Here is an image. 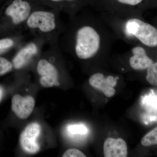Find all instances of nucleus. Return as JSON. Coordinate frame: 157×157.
I'll list each match as a JSON object with an SVG mask.
<instances>
[{"label": "nucleus", "instance_id": "a211bd4d", "mask_svg": "<svg viewBox=\"0 0 157 157\" xmlns=\"http://www.w3.org/2000/svg\"><path fill=\"white\" fill-rule=\"evenodd\" d=\"M63 157H86V156L79 150L76 148L70 149L65 152Z\"/></svg>", "mask_w": 157, "mask_h": 157}, {"label": "nucleus", "instance_id": "0eeeda50", "mask_svg": "<svg viewBox=\"0 0 157 157\" xmlns=\"http://www.w3.org/2000/svg\"><path fill=\"white\" fill-rule=\"evenodd\" d=\"M41 128L37 123H32L23 130L20 137L21 146L24 150L29 154H36L40 150L37 139L40 135Z\"/></svg>", "mask_w": 157, "mask_h": 157}, {"label": "nucleus", "instance_id": "f3484780", "mask_svg": "<svg viewBox=\"0 0 157 157\" xmlns=\"http://www.w3.org/2000/svg\"><path fill=\"white\" fill-rule=\"evenodd\" d=\"M68 130L73 134H84L87 132V129L82 125H73L68 127Z\"/></svg>", "mask_w": 157, "mask_h": 157}, {"label": "nucleus", "instance_id": "f03ea898", "mask_svg": "<svg viewBox=\"0 0 157 157\" xmlns=\"http://www.w3.org/2000/svg\"><path fill=\"white\" fill-rule=\"evenodd\" d=\"M49 8L40 6L35 9L27 21L25 29L30 32L34 39L52 46L59 45L66 26L60 19L59 11Z\"/></svg>", "mask_w": 157, "mask_h": 157}, {"label": "nucleus", "instance_id": "f8f14e48", "mask_svg": "<svg viewBox=\"0 0 157 157\" xmlns=\"http://www.w3.org/2000/svg\"><path fill=\"white\" fill-rule=\"evenodd\" d=\"M22 35L6 37L0 39V55L8 52L19 45L22 41Z\"/></svg>", "mask_w": 157, "mask_h": 157}, {"label": "nucleus", "instance_id": "9d476101", "mask_svg": "<svg viewBox=\"0 0 157 157\" xmlns=\"http://www.w3.org/2000/svg\"><path fill=\"white\" fill-rule=\"evenodd\" d=\"M147 48L142 45H137L131 49L132 55L129 58V64L133 70H146L154 63L149 56Z\"/></svg>", "mask_w": 157, "mask_h": 157}, {"label": "nucleus", "instance_id": "6e6552de", "mask_svg": "<svg viewBox=\"0 0 157 157\" xmlns=\"http://www.w3.org/2000/svg\"><path fill=\"white\" fill-rule=\"evenodd\" d=\"M118 78L117 76L111 75L105 76L103 73H98L90 76L89 82L94 88L101 91L107 97L110 98L115 95L114 87L117 85Z\"/></svg>", "mask_w": 157, "mask_h": 157}, {"label": "nucleus", "instance_id": "4468645a", "mask_svg": "<svg viewBox=\"0 0 157 157\" xmlns=\"http://www.w3.org/2000/svg\"><path fill=\"white\" fill-rule=\"evenodd\" d=\"M146 79L149 83L153 86H157V63H154L147 68Z\"/></svg>", "mask_w": 157, "mask_h": 157}, {"label": "nucleus", "instance_id": "7ed1b4c3", "mask_svg": "<svg viewBox=\"0 0 157 157\" xmlns=\"http://www.w3.org/2000/svg\"><path fill=\"white\" fill-rule=\"evenodd\" d=\"M39 5L33 0H9L0 12V33L7 37L21 34L29 16Z\"/></svg>", "mask_w": 157, "mask_h": 157}, {"label": "nucleus", "instance_id": "2eb2a0df", "mask_svg": "<svg viewBox=\"0 0 157 157\" xmlns=\"http://www.w3.org/2000/svg\"><path fill=\"white\" fill-rule=\"evenodd\" d=\"M141 144L144 146H150L157 144V128H155L144 137Z\"/></svg>", "mask_w": 157, "mask_h": 157}, {"label": "nucleus", "instance_id": "dca6fc26", "mask_svg": "<svg viewBox=\"0 0 157 157\" xmlns=\"http://www.w3.org/2000/svg\"><path fill=\"white\" fill-rule=\"evenodd\" d=\"M12 63L8 59L0 56V76L7 74L13 69Z\"/></svg>", "mask_w": 157, "mask_h": 157}, {"label": "nucleus", "instance_id": "1a4fd4ad", "mask_svg": "<svg viewBox=\"0 0 157 157\" xmlns=\"http://www.w3.org/2000/svg\"><path fill=\"white\" fill-rule=\"evenodd\" d=\"M35 105V99L31 96L23 97L16 94L11 100V109L21 119H25L29 117L33 112Z\"/></svg>", "mask_w": 157, "mask_h": 157}, {"label": "nucleus", "instance_id": "20e7f679", "mask_svg": "<svg viewBox=\"0 0 157 157\" xmlns=\"http://www.w3.org/2000/svg\"><path fill=\"white\" fill-rule=\"evenodd\" d=\"M116 27L118 33L124 39L148 48L157 47V29L152 25L137 17L122 20Z\"/></svg>", "mask_w": 157, "mask_h": 157}, {"label": "nucleus", "instance_id": "ddd939ff", "mask_svg": "<svg viewBox=\"0 0 157 157\" xmlns=\"http://www.w3.org/2000/svg\"><path fill=\"white\" fill-rule=\"evenodd\" d=\"M76 0H39L43 5L49 8L56 9L58 11H63L67 14V10L66 4L72 3Z\"/></svg>", "mask_w": 157, "mask_h": 157}, {"label": "nucleus", "instance_id": "39448f33", "mask_svg": "<svg viewBox=\"0 0 157 157\" xmlns=\"http://www.w3.org/2000/svg\"><path fill=\"white\" fill-rule=\"evenodd\" d=\"M52 46L47 49L49 57L40 58L37 63L36 71L39 75V82L43 87L59 86V73L57 67L52 62Z\"/></svg>", "mask_w": 157, "mask_h": 157}, {"label": "nucleus", "instance_id": "aec40b11", "mask_svg": "<svg viewBox=\"0 0 157 157\" xmlns=\"http://www.w3.org/2000/svg\"><path fill=\"white\" fill-rule=\"evenodd\" d=\"M4 95V89L2 86H0V102L2 101V100L3 97Z\"/></svg>", "mask_w": 157, "mask_h": 157}, {"label": "nucleus", "instance_id": "f257e3e1", "mask_svg": "<svg viewBox=\"0 0 157 157\" xmlns=\"http://www.w3.org/2000/svg\"><path fill=\"white\" fill-rule=\"evenodd\" d=\"M70 20L61 35L67 51L82 60L90 59L102 51H107L109 36L101 24L89 21L81 14H77Z\"/></svg>", "mask_w": 157, "mask_h": 157}, {"label": "nucleus", "instance_id": "9b49d317", "mask_svg": "<svg viewBox=\"0 0 157 157\" xmlns=\"http://www.w3.org/2000/svg\"><path fill=\"white\" fill-rule=\"evenodd\" d=\"M104 154L105 157H126L128 147L126 142L121 138L108 137L104 141Z\"/></svg>", "mask_w": 157, "mask_h": 157}, {"label": "nucleus", "instance_id": "423d86ee", "mask_svg": "<svg viewBox=\"0 0 157 157\" xmlns=\"http://www.w3.org/2000/svg\"><path fill=\"white\" fill-rule=\"evenodd\" d=\"M44 45L42 42L34 39L21 47L12 59L13 67L20 70L25 67L39 55Z\"/></svg>", "mask_w": 157, "mask_h": 157}, {"label": "nucleus", "instance_id": "6ab92c4d", "mask_svg": "<svg viewBox=\"0 0 157 157\" xmlns=\"http://www.w3.org/2000/svg\"><path fill=\"white\" fill-rule=\"evenodd\" d=\"M119 2L130 6H136L140 4L143 0H117Z\"/></svg>", "mask_w": 157, "mask_h": 157}]
</instances>
